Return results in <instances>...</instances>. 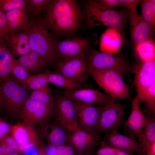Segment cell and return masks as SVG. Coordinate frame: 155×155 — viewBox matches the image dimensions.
<instances>
[{"label":"cell","instance_id":"obj_8","mask_svg":"<svg viewBox=\"0 0 155 155\" xmlns=\"http://www.w3.org/2000/svg\"><path fill=\"white\" fill-rule=\"evenodd\" d=\"M88 54L57 61L55 64V72L75 82L86 84L90 75L87 71Z\"/></svg>","mask_w":155,"mask_h":155},{"label":"cell","instance_id":"obj_6","mask_svg":"<svg viewBox=\"0 0 155 155\" xmlns=\"http://www.w3.org/2000/svg\"><path fill=\"white\" fill-rule=\"evenodd\" d=\"M87 68L102 70L115 69L124 74L134 73V66L126 57L121 54L110 55L98 51L91 46L87 55Z\"/></svg>","mask_w":155,"mask_h":155},{"label":"cell","instance_id":"obj_40","mask_svg":"<svg viewBox=\"0 0 155 155\" xmlns=\"http://www.w3.org/2000/svg\"><path fill=\"white\" fill-rule=\"evenodd\" d=\"M75 154L74 148L70 143L57 147L56 155H74Z\"/></svg>","mask_w":155,"mask_h":155},{"label":"cell","instance_id":"obj_48","mask_svg":"<svg viewBox=\"0 0 155 155\" xmlns=\"http://www.w3.org/2000/svg\"><path fill=\"white\" fill-rule=\"evenodd\" d=\"M0 155H2V148L0 146Z\"/></svg>","mask_w":155,"mask_h":155},{"label":"cell","instance_id":"obj_5","mask_svg":"<svg viewBox=\"0 0 155 155\" xmlns=\"http://www.w3.org/2000/svg\"><path fill=\"white\" fill-rule=\"evenodd\" d=\"M2 108L12 116H19L22 106L28 97L27 90L11 75L0 85Z\"/></svg>","mask_w":155,"mask_h":155},{"label":"cell","instance_id":"obj_29","mask_svg":"<svg viewBox=\"0 0 155 155\" xmlns=\"http://www.w3.org/2000/svg\"><path fill=\"white\" fill-rule=\"evenodd\" d=\"M135 97L139 103L145 104L147 114H155V80L141 94Z\"/></svg>","mask_w":155,"mask_h":155},{"label":"cell","instance_id":"obj_12","mask_svg":"<svg viewBox=\"0 0 155 155\" xmlns=\"http://www.w3.org/2000/svg\"><path fill=\"white\" fill-rule=\"evenodd\" d=\"M90 47V41L87 37H70L57 40L54 51L57 61H60L83 54H88Z\"/></svg>","mask_w":155,"mask_h":155},{"label":"cell","instance_id":"obj_37","mask_svg":"<svg viewBox=\"0 0 155 155\" xmlns=\"http://www.w3.org/2000/svg\"><path fill=\"white\" fill-rule=\"evenodd\" d=\"M8 36L6 13L0 9V45L7 46Z\"/></svg>","mask_w":155,"mask_h":155},{"label":"cell","instance_id":"obj_24","mask_svg":"<svg viewBox=\"0 0 155 155\" xmlns=\"http://www.w3.org/2000/svg\"><path fill=\"white\" fill-rule=\"evenodd\" d=\"M17 60L28 72L39 71L48 65L40 54L32 50L28 53L19 57Z\"/></svg>","mask_w":155,"mask_h":155},{"label":"cell","instance_id":"obj_25","mask_svg":"<svg viewBox=\"0 0 155 155\" xmlns=\"http://www.w3.org/2000/svg\"><path fill=\"white\" fill-rule=\"evenodd\" d=\"M146 122L143 130L137 137L142 146L141 154H143L146 150L155 143V114L148 113Z\"/></svg>","mask_w":155,"mask_h":155},{"label":"cell","instance_id":"obj_2","mask_svg":"<svg viewBox=\"0 0 155 155\" xmlns=\"http://www.w3.org/2000/svg\"><path fill=\"white\" fill-rule=\"evenodd\" d=\"M82 2V10L87 29L99 26L115 29L121 35L123 42L127 44L125 30L129 12L126 8L119 10L106 8L96 0Z\"/></svg>","mask_w":155,"mask_h":155},{"label":"cell","instance_id":"obj_10","mask_svg":"<svg viewBox=\"0 0 155 155\" xmlns=\"http://www.w3.org/2000/svg\"><path fill=\"white\" fill-rule=\"evenodd\" d=\"M55 116V108L28 98L21 108L19 117L23 121L39 125L52 120Z\"/></svg>","mask_w":155,"mask_h":155},{"label":"cell","instance_id":"obj_4","mask_svg":"<svg viewBox=\"0 0 155 155\" xmlns=\"http://www.w3.org/2000/svg\"><path fill=\"white\" fill-rule=\"evenodd\" d=\"M87 71L98 85L107 94L117 99L131 101L129 88L123 81V72L115 69L96 70L87 68Z\"/></svg>","mask_w":155,"mask_h":155},{"label":"cell","instance_id":"obj_46","mask_svg":"<svg viewBox=\"0 0 155 155\" xmlns=\"http://www.w3.org/2000/svg\"><path fill=\"white\" fill-rule=\"evenodd\" d=\"M2 108L1 88L0 86V110Z\"/></svg>","mask_w":155,"mask_h":155},{"label":"cell","instance_id":"obj_1","mask_svg":"<svg viewBox=\"0 0 155 155\" xmlns=\"http://www.w3.org/2000/svg\"><path fill=\"white\" fill-rule=\"evenodd\" d=\"M45 24L55 36H71L84 21L81 6L75 0H52L42 17Z\"/></svg>","mask_w":155,"mask_h":155},{"label":"cell","instance_id":"obj_43","mask_svg":"<svg viewBox=\"0 0 155 155\" xmlns=\"http://www.w3.org/2000/svg\"><path fill=\"white\" fill-rule=\"evenodd\" d=\"M6 47L0 45V63L3 61L7 54L10 51Z\"/></svg>","mask_w":155,"mask_h":155},{"label":"cell","instance_id":"obj_7","mask_svg":"<svg viewBox=\"0 0 155 155\" xmlns=\"http://www.w3.org/2000/svg\"><path fill=\"white\" fill-rule=\"evenodd\" d=\"M54 96V119L70 133L79 129L78 103L68 98L59 92H56Z\"/></svg>","mask_w":155,"mask_h":155},{"label":"cell","instance_id":"obj_16","mask_svg":"<svg viewBox=\"0 0 155 155\" xmlns=\"http://www.w3.org/2000/svg\"><path fill=\"white\" fill-rule=\"evenodd\" d=\"M77 102L79 128L89 133L99 135L97 133L96 129L102 106Z\"/></svg>","mask_w":155,"mask_h":155},{"label":"cell","instance_id":"obj_27","mask_svg":"<svg viewBox=\"0 0 155 155\" xmlns=\"http://www.w3.org/2000/svg\"><path fill=\"white\" fill-rule=\"evenodd\" d=\"M134 49L140 62H146L155 60V43L153 38L139 44Z\"/></svg>","mask_w":155,"mask_h":155},{"label":"cell","instance_id":"obj_31","mask_svg":"<svg viewBox=\"0 0 155 155\" xmlns=\"http://www.w3.org/2000/svg\"><path fill=\"white\" fill-rule=\"evenodd\" d=\"M52 0H27L24 9L29 13L33 18L40 17V15L48 9Z\"/></svg>","mask_w":155,"mask_h":155},{"label":"cell","instance_id":"obj_35","mask_svg":"<svg viewBox=\"0 0 155 155\" xmlns=\"http://www.w3.org/2000/svg\"><path fill=\"white\" fill-rule=\"evenodd\" d=\"M14 57L10 51L7 54L3 61L0 63V85L11 75L12 62Z\"/></svg>","mask_w":155,"mask_h":155},{"label":"cell","instance_id":"obj_39","mask_svg":"<svg viewBox=\"0 0 155 155\" xmlns=\"http://www.w3.org/2000/svg\"><path fill=\"white\" fill-rule=\"evenodd\" d=\"M98 146L95 155H119L120 150L118 149L100 144Z\"/></svg>","mask_w":155,"mask_h":155},{"label":"cell","instance_id":"obj_38","mask_svg":"<svg viewBox=\"0 0 155 155\" xmlns=\"http://www.w3.org/2000/svg\"><path fill=\"white\" fill-rule=\"evenodd\" d=\"M139 0H120L121 7H124L132 15L135 16L137 14V7Z\"/></svg>","mask_w":155,"mask_h":155},{"label":"cell","instance_id":"obj_32","mask_svg":"<svg viewBox=\"0 0 155 155\" xmlns=\"http://www.w3.org/2000/svg\"><path fill=\"white\" fill-rule=\"evenodd\" d=\"M49 83L44 72L35 75H28L22 86L27 90L34 91L43 87Z\"/></svg>","mask_w":155,"mask_h":155},{"label":"cell","instance_id":"obj_42","mask_svg":"<svg viewBox=\"0 0 155 155\" xmlns=\"http://www.w3.org/2000/svg\"><path fill=\"white\" fill-rule=\"evenodd\" d=\"M101 5L106 8L113 9L121 7L120 0H96Z\"/></svg>","mask_w":155,"mask_h":155},{"label":"cell","instance_id":"obj_34","mask_svg":"<svg viewBox=\"0 0 155 155\" xmlns=\"http://www.w3.org/2000/svg\"><path fill=\"white\" fill-rule=\"evenodd\" d=\"M2 155H7L18 151L19 146L14 138L9 134L0 140Z\"/></svg>","mask_w":155,"mask_h":155},{"label":"cell","instance_id":"obj_14","mask_svg":"<svg viewBox=\"0 0 155 155\" xmlns=\"http://www.w3.org/2000/svg\"><path fill=\"white\" fill-rule=\"evenodd\" d=\"M117 130H113L105 133L101 138L99 144L111 147L131 154H140L142 145L135 139L119 133Z\"/></svg>","mask_w":155,"mask_h":155},{"label":"cell","instance_id":"obj_47","mask_svg":"<svg viewBox=\"0 0 155 155\" xmlns=\"http://www.w3.org/2000/svg\"><path fill=\"white\" fill-rule=\"evenodd\" d=\"M7 155H20V152L17 151L13 153L8 154Z\"/></svg>","mask_w":155,"mask_h":155},{"label":"cell","instance_id":"obj_23","mask_svg":"<svg viewBox=\"0 0 155 155\" xmlns=\"http://www.w3.org/2000/svg\"><path fill=\"white\" fill-rule=\"evenodd\" d=\"M7 46L9 47L13 56L19 57L32 51L28 36L24 30L14 34H9Z\"/></svg>","mask_w":155,"mask_h":155},{"label":"cell","instance_id":"obj_44","mask_svg":"<svg viewBox=\"0 0 155 155\" xmlns=\"http://www.w3.org/2000/svg\"><path fill=\"white\" fill-rule=\"evenodd\" d=\"M144 155H155V143L147 148L145 150Z\"/></svg>","mask_w":155,"mask_h":155},{"label":"cell","instance_id":"obj_45","mask_svg":"<svg viewBox=\"0 0 155 155\" xmlns=\"http://www.w3.org/2000/svg\"><path fill=\"white\" fill-rule=\"evenodd\" d=\"M95 150L89 151L80 153H75L74 155H94Z\"/></svg>","mask_w":155,"mask_h":155},{"label":"cell","instance_id":"obj_15","mask_svg":"<svg viewBox=\"0 0 155 155\" xmlns=\"http://www.w3.org/2000/svg\"><path fill=\"white\" fill-rule=\"evenodd\" d=\"M40 125L39 132L48 145L58 147L69 143L71 133L67 131L55 119Z\"/></svg>","mask_w":155,"mask_h":155},{"label":"cell","instance_id":"obj_13","mask_svg":"<svg viewBox=\"0 0 155 155\" xmlns=\"http://www.w3.org/2000/svg\"><path fill=\"white\" fill-rule=\"evenodd\" d=\"M63 93L65 97L75 102L98 106L111 104L116 102V99L108 94L88 88L64 90Z\"/></svg>","mask_w":155,"mask_h":155},{"label":"cell","instance_id":"obj_3","mask_svg":"<svg viewBox=\"0 0 155 155\" xmlns=\"http://www.w3.org/2000/svg\"><path fill=\"white\" fill-rule=\"evenodd\" d=\"M32 51L40 54L48 64L57 60L54 49L57 40L44 23L42 17L33 18L24 30Z\"/></svg>","mask_w":155,"mask_h":155},{"label":"cell","instance_id":"obj_22","mask_svg":"<svg viewBox=\"0 0 155 155\" xmlns=\"http://www.w3.org/2000/svg\"><path fill=\"white\" fill-rule=\"evenodd\" d=\"M7 28L9 34L24 31L28 22L27 13L24 9H15L6 13Z\"/></svg>","mask_w":155,"mask_h":155},{"label":"cell","instance_id":"obj_26","mask_svg":"<svg viewBox=\"0 0 155 155\" xmlns=\"http://www.w3.org/2000/svg\"><path fill=\"white\" fill-rule=\"evenodd\" d=\"M44 72L49 83L64 90L88 88L86 84H81L75 82L55 71L46 70Z\"/></svg>","mask_w":155,"mask_h":155},{"label":"cell","instance_id":"obj_41","mask_svg":"<svg viewBox=\"0 0 155 155\" xmlns=\"http://www.w3.org/2000/svg\"><path fill=\"white\" fill-rule=\"evenodd\" d=\"M11 125L0 117V140L10 132Z\"/></svg>","mask_w":155,"mask_h":155},{"label":"cell","instance_id":"obj_17","mask_svg":"<svg viewBox=\"0 0 155 155\" xmlns=\"http://www.w3.org/2000/svg\"><path fill=\"white\" fill-rule=\"evenodd\" d=\"M131 101V113L128 119L123 123V128L125 134L135 139L142 133L146 122V118L141 110L136 97Z\"/></svg>","mask_w":155,"mask_h":155},{"label":"cell","instance_id":"obj_11","mask_svg":"<svg viewBox=\"0 0 155 155\" xmlns=\"http://www.w3.org/2000/svg\"><path fill=\"white\" fill-rule=\"evenodd\" d=\"M10 135L19 146L18 151L25 152L33 146L44 145L34 124L23 121L11 125Z\"/></svg>","mask_w":155,"mask_h":155},{"label":"cell","instance_id":"obj_49","mask_svg":"<svg viewBox=\"0 0 155 155\" xmlns=\"http://www.w3.org/2000/svg\"><path fill=\"white\" fill-rule=\"evenodd\" d=\"M128 155H132L131 154H129Z\"/></svg>","mask_w":155,"mask_h":155},{"label":"cell","instance_id":"obj_18","mask_svg":"<svg viewBox=\"0 0 155 155\" xmlns=\"http://www.w3.org/2000/svg\"><path fill=\"white\" fill-rule=\"evenodd\" d=\"M130 34L134 48L146 40L153 38L155 31L144 19L141 14L135 16L129 13Z\"/></svg>","mask_w":155,"mask_h":155},{"label":"cell","instance_id":"obj_36","mask_svg":"<svg viewBox=\"0 0 155 155\" xmlns=\"http://www.w3.org/2000/svg\"><path fill=\"white\" fill-rule=\"evenodd\" d=\"M27 0H0V9L7 12L16 9H24Z\"/></svg>","mask_w":155,"mask_h":155},{"label":"cell","instance_id":"obj_30","mask_svg":"<svg viewBox=\"0 0 155 155\" xmlns=\"http://www.w3.org/2000/svg\"><path fill=\"white\" fill-rule=\"evenodd\" d=\"M139 5L141 9V15L143 18L155 31V0H140Z\"/></svg>","mask_w":155,"mask_h":155},{"label":"cell","instance_id":"obj_33","mask_svg":"<svg viewBox=\"0 0 155 155\" xmlns=\"http://www.w3.org/2000/svg\"><path fill=\"white\" fill-rule=\"evenodd\" d=\"M28 72L14 57L13 59L10 74L22 86L23 85L28 76Z\"/></svg>","mask_w":155,"mask_h":155},{"label":"cell","instance_id":"obj_20","mask_svg":"<svg viewBox=\"0 0 155 155\" xmlns=\"http://www.w3.org/2000/svg\"><path fill=\"white\" fill-rule=\"evenodd\" d=\"M101 135L89 133L79 129L71 133L69 143L75 153L95 150L99 144Z\"/></svg>","mask_w":155,"mask_h":155},{"label":"cell","instance_id":"obj_50","mask_svg":"<svg viewBox=\"0 0 155 155\" xmlns=\"http://www.w3.org/2000/svg\"></svg>","mask_w":155,"mask_h":155},{"label":"cell","instance_id":"obj_19","mask_svg":"<svg viewBox=\"0 0 155 155\" xmlns=\"http://www.w3.org/2000/svg\"><path fill=\"white\" fill-rule=\"evenodd\" d=\"M134 83L136 96L141 94L155 80V60L141 62L134 66Z\"/></svg>","mask_w":155,"mask_h":155},{"label":"cell","instance_id":"obj_28","mask_svg":"<svg viewBox=\"0 0 155 155\" xmlns=\"http://www.w3.org/2000/svg\"><path fill=\"white\" fill-rule=\"evenodd\" d=\"M28 98L50 107L55 108V99L49 84L29 94Z\"/></svg>","mask_w":155,"mask_h":155},{"label":"cell","instance_id":"obj_21","mask_svg":"<svg viewBox=\"0 0 155 155\" xmlns=\"http://www.w3.org/2000/svg\"><path fill=\"white\" fill-rule=\"evenodd\" d=\"M123 42L121 35L117 30L108 28L101 37L100 51L110 55L116 54Z\"/></svg>","mask_w":155,"mask_h":155},{"label":"cell","instance_id":"obj_9","mask_svg":"<svg viewBox=\"0 0 155 155\" xmlns=\"http://www.w3.org/2000/svg\"><path fill=\"white\" fill-rule=\"evenodd\" d=\"M126 105L116 101L106 106H101L100 115L96 129L98 134L113 130H118L123 123Z\"/></svg>","mask_w":155,"mask_h":155}]
</instances>
